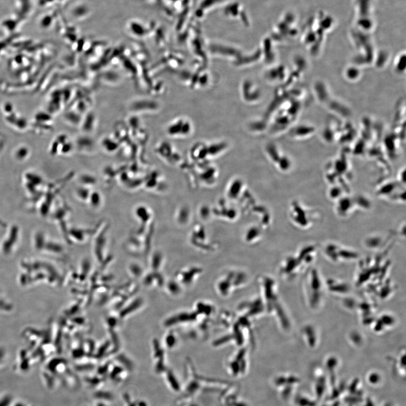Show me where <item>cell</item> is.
Listing matches in <instances>:
<instances>
[{"instance_id": "6da1fadb", "label": "cell", "mask_w": 406, "mask_h": 406, "mask_svg": "<svg viewBox=\"0 0 406 406\" xmlns=\"http://www.w3.org/2000/svg\"><path fill=\"white\" fill-rule=\"evenodd\" d=\"M290 212L291 220L295 225L303 230L313 226L319 217L318 213L315 210L301 204L299 201L293 202Z\"/></svg>"}, {"instance_id": "7a4b0ae2", "label": "cell", "mask_w": 406, "mask_h": 406, "mask_svg": "<svg viewBox=\"0 0 406 406\" xmlns=\"http://www.w3.org/2000/svg\"><path fill=\"white\" fill-rule=\"evenodd\" d=\"M306 293L311 308L316 309L321 303L323 296V284L318 273L312 269L309 273L308 281L306 280Z\"/></svg>"}, {"instance_id": "3957f363", "label": "cell", "mask_w": 406, "mask_h": 406, "mask_svg": "<svg viewBox=\"0 0 406 406\" xmlns=\"http://www.w3.org/2000/svg\"><path fill=\"white\" fill-rule=\"evenodd\" d=\"M324 252L328 258L335 263L352 262L359 256L358 253L352 249L336 243L328 244L324 249Z\"/></svg>"}, {"instance_id": "277c9868", "label": "cell", "mask_w": 406, "mask_h": 406, "mask_svg": "<svg viewBox=\"0 0 406 406\" xmlns=\"http://www.w3.org/2000/svg\"><path fill=\"white\" fill-rule=\"evenodd\" d=\"M362 75L361 67L355 64L347 66L343 71V76L349 82H355L360 80Z\"/></svg>"}, {"instance_id": "5b68a950", "label": "cell", "mask_w": 406, "mask_h": 406, "mask_svg": "<svg viewBox=\"0 0 406 406\" xmlns=\"http://www.w3.org/2000/svg\"><path fill=\"white\" fill-rule=\"evenodd\" d=\"M67 237L72 238V240L84 242L91 236V231L84 228H72L68 230Z\"/></svg>"}, {"instance_id": "8992f818", "label": "cell", "mask_w": 406, "mask_h": 406, "mask_svg": "<svg viewBox=\"0 0 406 406\" xmlns=\"http://www.w3.org/2000/svg\"><path fill=\"white\" fill-rule=\"evenodd\" d=\"M315 133V128L309 125L303 124L296 128L294 137L298 139L310 138Z\"/></svg>"}, {"instance_id": "52a82bcc", "label": "cell", "mask_w": 406, "mask_h": 406, "mask_svg": "<svg viewBox=\"0 0 406 406\" xmlns=\"http://www.w3.org/2000/svg\"><path fill=\"white\" fill-rule=\"evenodd\" d=\"M406 54L405 52L399 54L394 62V71L398 75H403L406 70Z\"/></svg>"}, {"instance_id": "ba28073f", "label": "cell", "mask_w": 406, "mask_h": 406, "mask_svg": "<svg viewBox=\"0 0 406 406\" xmlns=\"http://www.w3.org/2000/svg\"><path fill=\"white\" fill-rule=\"evenodd\" d=\"M395 320L392 315H383L379 317L378 320L374 321V329L377 331H382L384 330L385 327L392 326Z\"/></svg>"}, {"instance_id": "9c48e42d", "label": "cell", "mask_w": 406, "mask_h": 406, "mask_svg": "<svg viewBox=\"0 0 406 406\" xmlns=\"http://www.w3.org/2000/svg\"><path fill=\"white\" fill-rule=\"evenodd\" d=\"M328 288L333 293L338 294H345L348 292L349 286L342 282L335 280H330L327 283Z\"/></svg>"}, {"instance_id": "30bf717a", "label": "cell", "mask_w": 406, "mask_h": 406, "mask_svg": "<svg viewBox=\"0 0 406 406\" xmlns=\"http://www.w3.org/2000/svg\"><path fill=\"white\" fill-rule=\"evenodd\" d=\"M389 55L385 51H380L374 56L373 63L378 69H383L386 66L389 61Z\"/></svg>"}, {"instance_id": "8fae6325", "label": "cell", "mask_w": 406, "mask_h": 406, "mask_svg": "<svg viewBox=\"0 0 406 406\" xmlns=\"http://www.w3.org/2000/svg\"><path fill=\"white\" fill-rule=\"evenodd\" d=\"M135 216L142 223H148L151 219V213L149 208L145 206H139L135 210Z\"/></svg>"}, {"instance_id": "7c38bea8", "label": "cell", "mask_w": 406, "mask_h": 406, "mask_svg": "<svg viewBox=\"0 0 406 406\" xmlns=\"http://www.w3.org/2000/svg\"><path fill=\"white\" fill-rule=\"evenodd\" d=\"M88 202L94 209H98L102 205V195L98 191H91Z\"/></svg>"}, {"instance_id": "4fadbf2b", "label": "cell", "mask_w": 406, "mask_h": 406, "mask_svg": "<svg viewBox=\"0 0 406 406\" xmlns=\"http://www.w3.org/2000/svg\"><path fill=\"white\" fill-rule=\"evenodd\" d=\"M91 190L85 186H81L76 190V195L78 199L82 201H88L91 194Z\"/></svg>"}, {"instance_id": "5bb4252c", "label": "cell", "mask_w": 406, "mask_h": 406, "mask_svg": "<svg viewBox=\"0 0 406 406\" xmlns=\"http://www.w3.org/2000/svg\"><path fill=\"white\" fill-rule=\"evenodd\" d=\"M81 186L90 188L92 186H95L97 183V179L95 177L90 175H83L80 178Z\"/></svg>"}]
</instances>
